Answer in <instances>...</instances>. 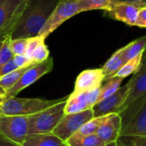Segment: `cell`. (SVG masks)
Instances as JSON below:
<instances>
[{"label":"cell","mask_w":146,"mask_h":146,"mask_svg":"<svg viewBox=\"0 0 146 146\" xmlns=\"http://www.w3.org/2000/svg\"><path fill=\"white\" fill-rule=\"evenodd\" d=\"M94 118L92 109H89L78 113L64 114L57 126L52 131V133L67 141L87 121Z\"/></svg>","instance_id":"8992f818"},{"label":"cell","mask_w":146,"mask_h":146,"mask_svg":"<svg viewBox=\"0 0 146 146\" xmlns=\"http://www.w3.org/2000/svg\"><path fill=\"white\" fill-rule=\"evenodd\" d=\"M21 146H69L67 141L62 140L52 133L28 134Z\"/></svg>","instance_id":"2e32d148"},{"label":"cell","mask_w":146,"mask_h":146,"mask_svg":"<svg viewBox=\"0 0 146 146\" xmlns=\"http://www.w3.org/2000/svg\"><path fill=\"white\" fill-rule=\"evenodd\" d=\"M1 46H2V42H0V48H1Z\"/></svg>","instance_id":"f35d334b"},{"label":"cell","mask_w":146,"mask_h":146,"mask_svg":"<svg viewBox=\"0 0 146 146\" xmlns=\"http://www.w3.org/2000/svg\"><path fill=\"white\" fill-rule=\"evenodd\" d=\"M49 57H50V51L44 41L40 43L33 52L31 56V61L33 63L36 64L45 61Z\"/></svg>","instance_id":"d4e9b609"},{"label":"cell","mask_w":146,"mask_h":146,"mask_svg":"<svg viewBox=\"0 0 146 146\" xmlns=\"http://www.w3.org/2000/svg\"><path fill=\"white\" fill-rule=\"evenodd\" d=\"M28 116L0 115V133L11 141L22 145L28 135Z\"/></svg>","instance_id":"52a82bcc"},{"label":"cell","mask_w":146,"mask_h":146,"mask_svg":"<svg viewBox=\"0 0 146 146\" xmlns=\"http://www.w3.org/2000/svg\"><path fill=\"white\" fill-rule=\"evenodd\" d=\"M68 98V96L62 101L42 111L29 115L28 134L52 133L65 114L64 109Z\"/></svg>","instance_id":"7a4b0ae2"},{"label":"cell","mask_w":146,"mask_h":146,"mask_svg":"<svg viewBox=\"0 0 146 146\" xmlns=\"http://www.w3.org/2000/svg\"><path fill=\"white\" fill-rule=\"evenodd\" d=\"M103 146H121L118 140L117 141H115V142H111V143H108V144H105Z\"/></svg>","instance_id":"d590c367"},{"label":"cell","mask_w":146,"mask_h":146,"mask_svg":"<svg viewBox=\"0 0 146 146\" xmlns=\"http://www.w3.org/2000/svg\"><path fill=\"white\" fill-rule=\"evenodd\" d=\"M99 94L100 87L80 93L72 92L66 102L64 109L65 114L78 113L92 109V107L98 102Z\"/></svg>","instance_id":"8fae6325"},{"label":"cell","mask_w":146,"mask_h":146,"mask_svg":"<svg viewBox=\"0 0 146 146\" xmlns=\"http://www.w3.org/2000/svg\"><path fill=\"white\" fill-rule=\"evenodd\" d=\"M145 54V53H144ZM144 54H141L138 56H136L135 58L128 61L127 62H126L121 68L115 74V75L114 77H119V78H126L131 74H134L139 68L141 62H142V59L144 56Z\"/></svg>","instance_id":"603a6c76"},{"label":"cell","mask_w":146,"mask_h":146,"mask_svg":"<svg viewBox=\"0 0 146 146\" xmlns=\"http://www.w3.org/2000/svg\"><path fill=\"white\" fill-rule=\"evenodd\" d=\"M130 88L131 81L129 80L127 84L121 86L114 94L98 101L92 107L93 116L100 117L108 115L112 113H117L127 99Z\"/></svg>","instance_id":"9c48e42d"},{"label":"cell","mask_w":146,"mask_h":146,"mask_svg":"<svg viewBox=\"0 0 146 146\" xmlns=\"http://www.w3.org/2000/svg\"><path fill=\"white\" fill-rule=\"evenodd\" d=\"M3 93H5V91L2 87H0V94H3Z\"/></svg>","instance_id":"8d00e7d4"},{"label":"cell","mask_w":146,"mask_h":146,"mask_svg":"<svg viewBox=\"0 0 146 146\" xmlns=\"http://www.w3.org/2000/svg\"><path fill=\"white\" fill-rule=\"evenodd\" d=\"M65 98L53 100L41 98H21L16 97L7 98L2 106L1 115L28 116L62 101Z\"/></svg>","instance_id":"3957f363"},{"label":"cell","mask_w":146,"mask_h":146,"mask_svg":"<svg viewBox=\"0 0 146 146\" xmlns=\"http://www.w3.org/2000/svg\"><path fill=\"white\" fill-rule=\"evenodd\" d=\"M122 48V56L126 62L144 54L146 50V35L140 37Z\"/></svg>","instance_id":"ac0fdd59"},{"label":"cell","mask_w":146,"mask_h":146,"mask_svg":"<svg viewBox=\"0 0 146 146\" xmlns=\"http://www.w3.org/2000/svg\"><path fill=\"white\" fill-rule=\"evenodd\" d=\"M59 1L27 0L10 38H30L38 36Z\"/></svg>","instance_id":"6da1fadb"},{"label":"cell","mask_w":146,"mask_h":146,"mask_svg":"<svg viewBox=\"0 0 146 146\" xmlns=\"http://www.w3.org/2000/svg\"><path fill=\"white\" fill-rule=\"evenodd\" d=\"M116 1L121 2V3H139V4L146 5V0H116Z\"/></svg>","instance_id":"836d02e7"},{"label":"cell","mask_w":146,"mask_h":146,"mask_svg":"<svg viewBox=\"0 0 146 146\" xmlns=\"http://www.w3.org/2000/svg\"><path fill=\"white\" fill-rule=\"evenodd\" d=\"M77 14H79L77 0H60L38 36L45 39V38L57 29L63 22Z\"/></svg>","instance_id":"5b68a950"},{"label":"cell","mask_w":146,"mask_h":146,"mask_svg":"<svg viewBox=\"0 0 146 146\" xmlns=\"http://www.w3.org/2000/svg\"><path fill=\"white\" fill-rule=\"evenodd\" d=\"M17 68H18V67L15 65L13 59H11L10 61H9L8 62L4 63L3 65H0V79Z\"/></svg>","instance_id":"f546056e"},{"label":"cell","mask_w":146,"mask_h":146,"mask_svg":"<svg viewBox=\"0 0 146 146\" xmlns=\"http://www.w3.org/2000/svg\"><path fill=\"white\" fill-rule=\"evenodd\" d=\"M135 27H146V5L141 8V9L139 10V15H138V20L136 22Z\"/></svg>","instance_id":"1f68e13d"},{"label":"cell","mask_w":146,"mask_h":146,"mask_svg":"<svg viewBox=\"0 0 146 146\" xmlns=\"http://www.w3.org/2000/svg\"><path fill=\"white\" fill-rule=\"evenodd\" d=\"M69 146H103L105 143L99 139L97 134H91L87 136H75L73 135L67 140Z\"/></svg>","instance_id":"ffe728a7"},{"label":"cell","mask_w":146,"mask_h":146,"mask_svg":"<svg viewBox=\"0 0 146 146\" xmlns=\"http://www.w3.org/2000/svg\"><path fill=\"white\" fill-rule=\"evenodd\" d=\"M144 6V4L118 2L110 10L105 11V13L113 20L124 22L128 26H135L139 10Z\"/></svg>","instance_id":"7c38bea8"},{"label":"cell","mask_w":146,"mask_h":146,"mask_svg":"<svg viewBox=\"0 0 146 146\" xmlns=\"http://www.w3.org/2000/svg\"><path fill=\"white\" fill-rule=\"evenodd\" d=\"M124 79L119 77H113L104 81V84L100 86V94L98 101L103 100L112 94H114L120 87Z\"/></svg>","instance_id":"44dd1931"},{"label":"cell","mask_w":146,"mask_h":146,"mask_svg":"<svg viewBox=\"0 0 146 146\" xmlns=\"http://www.w3.org/2000/svg\"><path fill=\"white\" fill-rule=\"evenodd\" d=\"M106 116V115H105ZM105 116H100V117H94L89 121H87L86 124H84L80 130L74 133L75 136H87L91 134H95L98 128L104 120Z\"/></svg>","instance_id":"cb8c5ba5"},{"label":"cell","mask_w":146,"mask_h":146,"mask_svg":"<svg viewBox=\"0 0 146 146\" xmlns=\"http://www.w3.org/2000/svg\"><path fill=\"white\" fill-rule=\"evenodd\" d=\"M0 146H21L18 145L10 139H9L7 137H5L3 133H0Z\"/></svg>","instance_id":"d6a6232c"},{"label":"cell","mask_w":146,"mask_h":146,"mask_svg":"<svg viewBox=\"0 0 146 146\" xmlns=\"http://www.w3.org/2000/svg\"><path fill=\"white\" fill-rule=\"evenodd\" d=\"M122 123L118 113H112L105 116L98 128L96 134L105 144L117 141L121 136Z\"/></svg>","instance_id":"4fadbf2b"},{"label":"cell","mask_w":146,"mask_h":146,"mask_svg":"<svg viewBox=\"0 0 146 146\" xmlns=\"http://www.w3.org/2000/svg\"><path fill=\"white\" fill-rule=\"evenodd\" d=\"M44 41V38L40 37V36H37V37H33V38H28L27 44V47H26V50H25V56L29 58L31 60V56L33 52L34 51V50L36 49V47L42 42Z\"/></svg>","instance_id":"f1b7e54d"},{"label":"cell","mask_w":146,"mask_h":146,"mask_svg":"<svg viewBox=\"0 0 146 146\" xmlns=\"http://www.w3.org/2000/svg\"><path fill=\"white\" fill-rule=\"evenodd\" d=\"M131 88L127 99L117 113L121 112L132 104L146 98V55L143 56L139 70L130 80Z\"/></svg>","instance_id":"30bf717a"},{"label":"cell","mask_w":146,"mask_h":146,"mask_svg":"<svg viewBox=\"0 0 146 146\" xmlns=\"http://www.w3.org/2000/svg\"><path fill=\"white\" fill-rule=\"evenodd\" d=\"M27 0H8L0 5V42L13 33Z\"/></svg>","instance_id":"277c9868"},{"label":"cell","mask_w":146,"mask_h":146,"mask_svg":"<svg viewBox=\"0 0 146 146\" xmlns=\"http://www.w3.org/2000/svg\"><path fill=\"white\" fill-rule=\"evenodd\" d=\"M117 3L118 1L116 0H77L79 14L94 9H103L104 11H109Z\"/></svg>","instance_id":"d6986e66"},{"label":"cell","mask_w":146,"mask_h":146,"mask_svg":"<svg viewBox=\"0 0 146 146\" xmlns=\"http://www.w3.org/2000/svg\"><path fill=\"white\" fill-rule=\"evenodd\" d=\"M141 135H146V103L121 132V136Z\"/></svg>","instance_id":"9a60e30c"},{"label":"cell","mask_w":146,"mask_h":146,"mask_svg":"<svg viewBox=\"0 0 146 146\" xmlns=\"http://www.w3.org/2000/svg\"><path fill=\"white\" fill-rule=\"evenodd\" d=\"M125 63L126 62L122 56V48H120L113 53L110 58L105 62V64L101 68L104 75V82L109 79L113 78Z\"/></svg>","instance_id":"e0dca14e"},{"label":"cell","mask_w":146,"mask_h":146,"mask_svg":"<svg viewBox=\"0 0 146 146\" xmlns=\"http://www.w3.org/2000/svg\"><path fill=\"white\" fill-rule=\"evenodd\" d=\"M53 68V59L49 57L45 61L32 65L20 78V80L8 91L5 92L7 98L15 97L25 88L28 87L44 74L50 73Z\"/></svg>","instance_id":"ba28073f"},{"label":"cell","mask_w":146,"mask_h":146,"mask_svg":"<svg viewBox=\"0 0 146 146\" xmlns=\"http://www.w3.org/2000/svg\"><path fill=\"white\" fill-rule=\"evenodd\" d=\"M6 98H7V96L5 93L0 94V115H1V112H2V106H3L4 101L6 100Z\"/></svg>","instance_id":"e575fe53"},{"label":"cell","mask_w":146,"mask_h":146,"mask_svg":"<svg viewBox=\"0 0 146 146\" xmlns=\"http://www.w3.org/2000/svg\"><path fill=\"white\" fill-rule=\"evenodd\" d=\"M6 1H8V0H0V5H2L3 3H5Z\"/></svg>","instance_id":"74e56055"},{"label":"cell","mask_w":146,"mask_h":146,"mask_svg":"<svg viewBox=\"0 0 146 146\" xmlns=\"http://www.w3.org/2000/svg\"><path fill=\"white\" fill-rule=\"evenodd\" d=\"M13 60L15 63V65L18 67V68H24V67H27L29 65L34 64L32 62V61L27 58L25 55H17V56H14Z\"/></svg>","instance_id":"4dcf8cb0"},{"label":"cell","mask_w":146,"mask_h":146,"mask_svg":"<svg viewBox=\"0 0 146 146\" xmlns=\"http://www.w3.org/2000/svg\"><path fill=\"white\" fill-rule=\"evenodd\" d=\"M33 65V64H32ZM29 65L27 67H24V68H17L10 73H9L8 74L4 75L3 77H2L0 79V87H2L5 92L8 91L9 88H11L19 80L20 78L22 76V74L32 66Z\"/></svg>","instance_id":"7402d4cb"},{"label":"cell","mask_w":146,"mask_h":146,"mask_svg":"<svg viewBox=\"0 0 146 146\" xmlns=\"http://www.w3.org/2000/svg\"><path fill=\"white\" fill-rule=\"evenodd\" d=\"M104 80V75L101 68L84 70L75 80L73 93H80L98 88L102 86Z\"/></svg>","instance_id":"5bb4252c"},{"label":"cell","mask_w":146,"mask_h":146,"mask_svg":"<svg viewBox=\"0 0 146 146\" xmlns=\"http://www.w3.org/2000/svg\"><path fill=\"white\" fill-rule=\"evenodd\" d=\"M27 41L28 38H17V39L10 38V48L12 50L14 56L25 54Z\"/></svg>","instance_id":"83f0119b"},{"label":"cell","mask_w":146,"mask_h":146,"mask_svg":"<svg viewBox=\"0 0 146 146\" xmlns=\"http://www.w3.org/2000/svg\"><path fill=\"white\" fill-rule=\"evenodd\" d=\"M14 54L10 48V37L6 38L2 42V46L0 48V65H3L11 59H13Z\"/></svg>","instance_id":"4316f807"},{"label":"cell","mask_w":146,"mask_h":146,"mask_svg":"<svg viewBox=\"0 0 146 146\" xmlns=\"http://www.w3.org/2000/svg\"><path fill=\"white\" fill-rule=\"evenodd\" d=\"M118 142L121 146H146V135L121 136Z\"/></svg>","instance_id":"484cf974"}]
</instances>
